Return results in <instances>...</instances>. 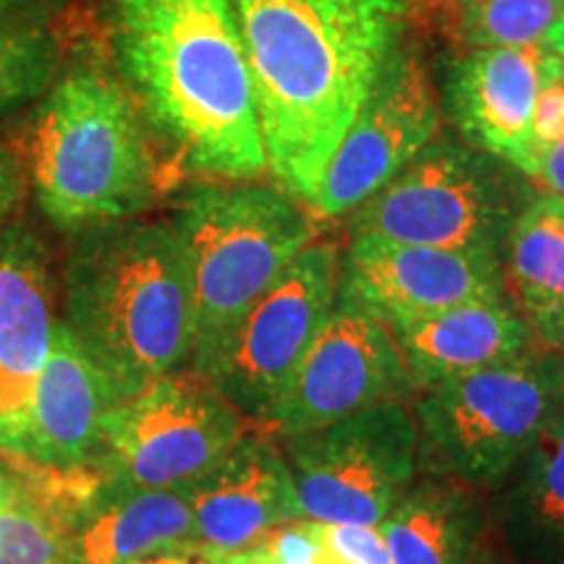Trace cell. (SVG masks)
Returning <instances> with one entry per match:
<instances>
[{
	"label": "cell",
	"mask_w": 564,
	"mask_h": 564,
	"mask_svg": "<svg viewBox=\"0 0 564 564\" xmlns=\"http://www.w3.org/2000/svg\"><path fill=\"white\" fill-rule=\"evenodd\" d=\"M110 408L116 403L108 382L58 319L45 369L34 384L30 423L17 457L58 474L97 468Z\"/></svg>",
	"instance_id": "obj_17"
},
{
	"label": "cell",
	"mask_w": 564,
	"mask_h": 564,
	"mask_svg": "<svg viewBox=\"0 0 564 564\" xmlns=\"http://www.w3.org/2000/svg\"><path fill=\"white\" fill-rule=\"evenodd\" d=\"M494 564H507V562H505V560H499V562H494Z\"/></svg>",
	"instance_id": "obj_38"
},
{
	"label": "cell",
	"mask_w": 564,
	"mask_h": 564,
	"mask_svg": "<svg viewBox=\"0 0 564 564\" xmlns=\"http://www.w3.org/2000/svg\"><path fill=\"white\" fill-rule=\"evenodd\" d=\"M535 199L507 162L453 137H436L382 192L348 215V236L502 259L514 220Z\"/></svg>",
	"instance_id": "obj_7"
},
{
	"label": "cell",
	"mask_w": 564,
	"mask_h": 564,
	"mask_svg": "<svg viewBox=\"0 0 564 564\" xmlns=\"http://www.w3.org/2000/svg\"><path fill=\"white\" fill-rule=\"evenodd\" d=\"M564 405V356L533 348L413 398L419 476L494 494Z\"/></svg>",
	"instance_id": "obj_6"
},
{
	"label": "cell",
	"mask_w": 564,
	"mask_h": 564,
	"mask_svg": "<svg viewBox=\"0 0 564 564\" xmlns=\"http://www.w3.org/2000/svg\"><path fill=\"white\" fill-rule=\"evenodd\" d=\"M24 165L9 147L0 144V223H6L17 212L24 196Z\"/></svg>",
	"instance_id": "obj_28"
},
{
	"label": "cell",
	"mask_w": 564,
	"mask_h": 564,
	"mask_svg": "<svg viewBox=\"0 0 564 564\" xmlns=\"http://www.w3.org/2000/svg\"><path fill=\"white\" fill-rule=\"evenodd\" d=\"M440 97L426 61L419 47L400 42L308 202L316 225L348 217L382 192L440 133Z\"/></svg>",
	"instance_id": "obj_11"
},
{
	"label": "cell",
	"mask_w": 564,
	"mask_h": 564,
	"mask_svg": "<svg viewBox=\"0 0 564 564\" xmlns=\"http://www.w3.org/2000/svg\"><path fill=\"white\" fill-rule=\"evenodd\" d=\"M220 564H274V562L264 552H259V549H246V552L220 556Z\"/></svg>",
	"instance_id": "obj_33"
},
{
	"label": "cell",
	"mask_w": 564,
	"mask_h": 564,
	"mask_svg": "<svg viewBox=\"0 0 564 564\" xmlns=\"http://www.w3.org/2000/svg\"><path fill=\"white\" fill-rule=\"evenodd\" d=\"M26 175L61 230L144 217L162 178L152 133L118 76L102 66L61 74L26 133Z\"/></svg>",
	"instance_id": "obj_4"
},
{
	"label": "cell",
	"mask_w": 564,
	"mask_h": 564,
	"mask_svg": "<svg viewBox=\"0 0 564 564\" xmlns=\"http://www.w3.org/2000/svg\"><path fill=\"white\" fill-rule=\"evenodd\" d=\"M556 202H560V209H562V215H564V196H556Z\"/></svg>",
	"instance_id": "obj_35"
},
{
	"label": "cell",
	"mask_w": 564,
	"mask_h": 564,
	"mask_svg": "<svg viewBox=\"0 0 564 564\" xmlns=\"http://www.w3.org/2000/svg\"><path fill=\"white\" fill-rule=\"evenodd\" d=\"M100 470L58 474L3 453L0 564H70V531Z\"/></svg>",
	"instance_id": "obj_22"
},
{
	"label": "cell",
	"mask_w": 564,
	"mask_h": 564,
	"mask_svg": "<svg viewBox=\"0 0 564 564\" xmlns=\"http://www.w3.org/2000/svg\"><path fill=\"white\" fill-rule=\"evenodd\" d=\"M63 324L121 405L194 352V288L173 220H116L74 232Z\"/></svg>",
	"instance_id": "obj_3"
},
{
	"label": "cell",
	"mask_w": 564,
	"mask_h": 564,
	"mask_svg": "<svg viewBox=\"0 0 564 564\" xmlns=\"http://www.w3.org/2000/svg\"><path fill=\"white\" fill-rule=\"evenodd\" d=\"M0 476H3V453H0Z\"/></svg>",
	"instance_id": "obj_36"
},
{
	"label": "cell",
	"mask_w": 564,
	"mask_h": 564,
	"mask_svg": "<svg viewBox=\"0 0 564 564\" xmlns=\"http://www.w3.org/2000/svg\"><path fill=\"white\" fill-rule=\"evenodd\" d=\"M455 3H457V6H463V3H470V0H455Z\"/></svg>",
	"instance_id": "obj_37"
},
{
	"label": "cell",
	"mask_w": 564,
	"mask_h": 564,
	"mask_svg": "<svg viewBox=\"0 0 564 564\" xmlns=\"http://www.w3.org/2000/svg\"><path fill=\"white\" fill-rule=\"evenodd\" d=\"M188 494L196 544L220 556L253 549L272 528L303 518L278 440L257 423Z\"/></svg>",
	"instance_id": "obj_16"
},
{
	"label": "cell",
	"mask_w": 564,
	"mask_h": 564,
	"mask_svg": "<svg viewBox=\"0 0 564 564\" xmlns=\"http://www.w3.org/2000/svg\"><path fill=\"white\" fill-rule=\"evenodd\" d=\"M564 139V63L556 58L541 84L533 105V141L535 150Z\"/></svg>",
	"instance_id": "obj_27"
},
{
	"label": "cell",
	"mask_w": 564,
	"mask_h": 564,
	"mask_svg": "<svg viewBox=\"0 0 564 564\" xmlns=\"http://www.w3.org/2000/svg\"><path fill=\"white\" fill-rule=\"evenodd\" d=\"M533 186H539L541 194L564 196V139L541 150Z\"/></svg>",
	"instance_id": "obj_29"
},
{
	"label": "cell",
	"mask_w": 564,
	"mask_h": 564,
	"mask_svg": "<svg viewBox=\"0 0 564 564\" xmlns=\"http://www.w3.org/2000/svg\"><path fill=\"white\" fill-rule=\"evenodd\" d=\"M415 394L419 390L390 327L335 303L291 382L257 426L274 440H285L390 400L413 403Z\"/></svg>",
	"instance_id": "obj_12"
},
{
	"label": "cell",
	"mask_w": 564,
	"mask_h": 564,
	"mask_svg": "<svg viewBox=\"0 0 564 564\" xmlns=\"http://www.w3.org/2000/svg\"><path fill=\"white\" fill-rule=\"evenodd\" d=\"M58 70L61 47L51 32L0 21V116L45 97Z\"/></svg>",
	"instance_id": "obj_24"
},
{
	"label": "cell",
	"mask_w": 564,
	"mask_h": 564,
	"mask_svg": "<svg viewBox=\"0 0 564 564\" xmlns=\"http://www.w3.org/2000/svg\"><path fill=\"white\" fill-rule=\"evenodd\" d=\"M303 518L322 525H379L419 476L411 403L366 408L278 440Z\"/></svg>",
	"instance_id": "obj_8"
},
{
	"label": "cell",
	"mask_w": 564,
	"mask_h": 564,
	"mask_svg": "<svg viewBox=\"0 0 564 564\" xmlns=\"http://www.w3.org/2000/svg\"><path fill=\"white\" fill-rule=\"evenodd\" d=\"M249 61L267 171L303 207L387 58L405 0H232Z\"/></svg>",
	"instance_id": "obj_1"
},
{
	"label": "cell",
	"mask_w": 564,
	"mask_h": 564,
	"mask_svg": "<svg viewBox=\"0 0 564 564\" xmlns=\"http://www.w3.org/2000/svg\"><path fill=\"white\" fill-rule=\"evenodd\" d=\"M560 13V0H470L457 11L455 37L465 51L533 45Z\"/></svg>",
	"instance_id": "obj_25"
},
{
	"label": "cell",
	"mask_w": 564,
	"mask_h": 564,
	"mask_svg": "<svg viewBox=\"0 0 564 564\" xmlns=\"http://www.w3.org/2000/svg\"><path fill=\"white\" fill-rule=\"evenodd\" d=\"M556 55L544 42L520 47H476L447 66L442 102L463 141L507 162L533 183L539 150L533 105Z\"/></svg>",
	"instance_id": "obj_14"
},
{
	"label": "cell",
	"mask_w": 564,
	"mask_h": 564,
	"mask_svg": "<svg viewBox=\"0 0 564 564\" xmlns=\"http://www.w3.org/2000/svg\"><path fill=\"white\" fill-rule=\"evenodd\" d=\"M544 45L564 63V11L554 19V24L549 26V32L544 34Z\"/></svg>",
	"instance_id": "obj_32"
},
{
	"label": "cell",
	"mask_w": 564,
	"mask_h": 564,
	"mask_svg": "<svg viewBox=\"0 0 564 564\" xmlns=\"http://www.w3.org/2000/svg\"><path fill=\"white\" fill-rule=\"evenodd\" d=\"M560 6H562V11H564V0H560Z\"/></svg>",
	"instance_id": "obj_39"
},
{
	"label": "cell",
	"mask_w": 564,
	"mask_h": 564,
	"mask_svg": "<svg viewBox=\"0 0 564 564\" xmlns=\"http://www.w3.org/2000/svg\"><path fill=\"white\" fill-rule=\"evenodd\" d=\"M322 535L335 564H392L379 525H322Z\"/></svg>",
	"instance_id": "obj_26"
},
{
	"label": "cell",
	"mask_w": 564,
	"mask_h": 564,
	"mask_svg": "<svg viewBox=\"0 0 564 564\" xmlns=\"http://www.w3.org/2000/svg\"><path fill=\"white\" fill-rule=\"evenodd\" d=\"M192 541L188 489H137L100 474L76 510L70 564H126Z\"/></svg>",
	"instance_id": "obj_19"
},
{
	"label": "cell",
	"mask_w": 564,
	"mask_h": 564,
	"mask_svg": "<svg viewBox=\"0 0 564 564\" xmlns=\"http://www.w3.org/2000/svg\"><path fill=\"white\" fill-rule=\"evenodd\" d=\"M121 84L181 171L259 181L267 171L232 0H102Z\"/></svg>",
	"instance_id": "obj_2"
},
{
	"label": "cell",
	"mask_w": 564,
	"mask_h": 564,
	"mask_svg": "<svg viewBox=\"0 0 564 564\" xmlns=\"http://www.w3.org/2000/svg\"><path fill=\"white\" fill-rule=\"evenodd\" d=\"M505 288L539 348L564 356V215L552 194L520 212L502 253Z\"/></svg>",
	"instance_id": "obj_23"
},
{
	"label": "cell",
	"mask_w": 564,
	"mask_h": 564,
	"mask_svg": "<svg viewBox=\"0 0 564 564\" xmlns=\"http://www.w3.org/2000/svg\"><path fill=\"white\" fill-rule=\"evenodd\" d=\"M340 243L314 241L259 295L204 361L192 366L243 419L262 423L337 303Z\"/></svg>",
	"instance_id": "obj_10"
},
{
	"label": "cell",
	"mask_w": 564,
	"mask_h": 564,
	"mask_svg": "<svg viewBox=\"0 0 564 564\" xmlns=\"http://www.w3.org/2000/svg\"><path fill=\"white\" fill-rule=\"evenodd\" d=\"M126 564H220V554L209 552L192 541V544H181L171 549H160V552L139 556Z\"/></svg>",
	"instance_id": "obj_31"
},
{
	"label": "cell",
	"mask_w": 564,
	"mask_h": 564,
	"mask_svg": "<svg viewBox=\"0 0 564 564\" xmlns=\"http://www.w3.org/2000/svg\"><path fill=\"white\" fill-rule=\"evenodd\" d=\"M507 299L502 259L432 249L379 236H350L340 257L337 303L387 327L474 301Z\"/></svg>",
	"instance_id": "obj_13"
},
{
	"label": "cell",
	"mask_w": 564,
	"mask_h": 564,
	"mask_svg": "<svg viewBox=\"0 0 564 564\" xmlns=\"http://www.w3.org/2000/svg\"><path fill=\"white\" fill-rule=\"evenodd\" d=\"M249 429L202 373L181 369L110 408L97 470L137 489H192Z\"/></svg>",
	"instance_id": "obj_9"
},
{
	"label": "cell",
	"mask_w": 564,
	"mask_h": 564,
	"mask_svg": "<svg viewBox=\"0 0 564 564\" xmlns=\"http://www.w3.org/2000/svg\"><path fill=\"white\" fill-rule=\"evenodd\" d=\"M392 564H494L489 494L434 476H415L379 523Z\"/></svg>",
	"instance_id": "obj_20"
},
{
	"label": "cell",
	"mask_w": 564,
	"mask_h": 564,
	"mask_svg": "<svg viewBox=\"0 0 564 564\" xmlns=\"http://www.w3.org/2000/svg\"><path fill=\"white\" fill-rule=\"evenodd\" d=\"M405 3H408V6H411V9H413V6H419V3H423V0H405Z\"/></svg>",
	"instance_id": "obj_34"
},
{
	"label": "cell",
	"mask_w": 564,
	"mask_h": 564,
	"mask_svg": "<svg viewBox=\"0 0 564 564\" xmlns=\"http://www.w3.org/2000/svg\"><path fill=\"white\" fill-rule=\"evenodd\" d=\"M51 251L24 223H0V453L19 455L55 329Z\"/></svg>",
	"instance_id": "obj_15"
},
{
	"label": "cell",
	"mask_w": 564,
	"mask_h": 564,
	"mask_svg": "<svg viewBox=\"0 0 564 564\" xmlns=\"http://www.w3.org/2000/svg\"><path fill=\"white\" fill-rule=\"evenodd\" d=\"M390 333L419 392L539 348L510 295L460 303Z\"/></svg>",
	"instance_id": "obj_18"
},
{
	"label": "cell",
	"mask_w": 564,
	"mask_h": 564,
	"mask_svg": "<svg viewBox=\"0 0 564 564\" xmlns=\"http://www.w3.org/2000/svg\"><path fill=\"white\" fill-rule=\"evenodd\" d=\"M194 288V352L209 356L267 288L316 241L312 212L282 188L257 181H202L171 217Z\"/></svg>",
	"instance_id": "obj_5"
},
{
	"label": "cell",
	"mask_w": 564,
	"mask_h": 564,
	"mask_svg": "<svg viewBox=\"0 0 564 564\" xmlns=\"http://www.w3.org/2000/svg\"><path fill=\"white\" fill-rule=\"evenodd\" d=\"M66 0H0V21L3 24H34L37 19L61 11Z\"/></svg>",
	"instance_id": "obj_30"
},
{
	"label": "cell",
	"mask_w": 564,
	"mask_h": 564,
	"mask_svg": "<svg viewBox=\"0 0 564 564\" xmlns=\"http://www.w3.org/2000/svg\"><path fill=\"white\" fill-rule=\"evenodd\" d=\"M489 507L494 544L507 564H564V405L489 494Z\"/></svg>",
	"instance_id": "obj_21"
}]
</instances>
